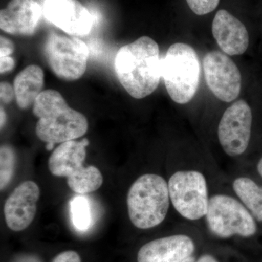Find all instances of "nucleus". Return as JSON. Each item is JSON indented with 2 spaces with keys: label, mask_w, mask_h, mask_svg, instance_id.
I'll return each mask as SVG.
<instances>
[{
  "label": "nucleus",
  "mask_w": 262,
  "mask_h": 262,
  "mask_svg": "<svg viewBox=\"0 0 262 262\" xmlns=\"http://www.w3.org/2000/svg\"><path fill=\"white\" fill-rule=\"evenodd\" d=\"M12 262H42L37 256L33 255H23L15 258Z\"/></svg>",
  "instance_id": "26"
},
{
  "label": "nucleus",
  "mask_w": 262,
  "mask_h": 262,
  "mask_svg": "<svg viewBox=\"0 0 262 262\" xmlns=\"http://www.w3.org/2000/svg\"><path fill=\"white\" fill-rule=\"evenodd\" d=\"M257 170L258 173H259V175L261 176V177L262 178V158H261V159H260L259 162H258L257 165Z\"/></svg>",
  "instance_id": "29"
},
{
  "label": "nucleus",
  "mask_w": 262,
  "mask_h": 262,
  "mask_svg": "<svg viewBox=\"0 0 262 262\" xmlns=\"http://www.w3.org/2000/svg\"><path fill=\"white\" fill-rule=\"evenodd\" d=\"M42 14L36 0H11L0 11V28L13 35L31 36L37 31Z\"/></svg>",
  "instance_id": "12"
},
{
  "label": "nucleus",
  "mask_w": 262,
  "mask_h": 262,
  "mask_svg": "<svg viewBox=\"0 0 262 262\" xmlns=\"http://www.w3.org/2000/svg\"><path fill=\"white\" fill-rule=\"evenodd\" d=\"M220 0H187L188 6L198 15L208 14L218 6Z\"/></svg>",
  "instance_id": "21"
},
{
  "label": "nucleus",
  "mask_w": 262,
  "mask_h": 262,
  "mask_svg": "<svg viewBox=\"0 0 262 262\" xmlns=\"http://www.w3.org/2000/svg\"><path fill=\"white\" fill-rule=\"evenodd\" d=\"M0 97L2 103L7 104L13 101L15 98L14 88L12 87L9 83L6 82H2L0 84Z\"/></svg>",
  "instance_id": "22"
},
{
  "label": "nucleus",
  "mask_w": 262,
  "mask_h": 262,
  "mask_svg": "<svg viewBox=\"0 0 262 262\" xmlns=\"http://www.w3.org/2000/svg\"><path fill=\"white\" fill-rule=\"evenodd\" d=\"M37 117L36 134L47 144H61L82 137L89 129V122L82 113L69 106L58 91H42L33 105Z\"/></svg>",
  "instance_id": "2"
},
{
  "label": "nucleus",
  "mask_w": 262,
  "mask_h": 262,
  "mask_svg": "<svg viewBox=\"0 0 262 262\" xmlns=\"http://www.w3.org/2000/svg\"><path fill=\"white\" fill-rule=\"evenodd\" d=\"M170 201L178 213L189 220H198L208 211V187L206 178L196 170H180L168 182Z\"/></svg>",
  "instance_id": "7"
},
{
  "label": "nucleus",
  "mask_w": 262,
  "mask_h": 262,
  "mask_svg": "<svg viewBox=\"0 0 262 262\" xmlns=\"http://www.w3.org/2000/svg\"><path fill=\"white\" fill-rule=\"evenodd\" d=\"M43 14L48 21L72 37L91 32L94 17L78 0H45Z\"/></svg>",
  "instance_id": "10"
},
{
  "label": "nucleus",
  "mask_w": 262,
  "mask_h": 262,
  "mask_svg": "<svg viewBox=\"0 0 262 262\" xmlns=\"http://www.w3.org/2000/svg\"><path fill=\"white\" fill-rule=\"evenodd\" d=\"M40 191L35 182L27 181L15 188L5 202L4 214L11 230L20 232L27 229L37 213Z\"/></svg>",
  "instance_id": "11"
},
{
  "label": "nucleus",
  "mask_w": 262,
  "mask_h": 262,
  "mask_svg": "<svg viewBox=\"0 0 262 262\" xmlns=\"http://www.w3.org/2000/svg\"><path fill=\"white\" fill-rule=\"evenodd\" d=\"M206 216L208 229L220 238L234 235L249 237L257 231L256 222L247 208L232 196L225 194L212 196Z\"/></svg>",
  "instance_id": "5"
},
{
  "label": "nucleus",
  "mask_w": 262,
  "mask_h": 262,
  "mask_svg": "<svg viewBox=\"0 0 262 262\" xmlns=\"http://www.w3.org/2000/svg\"><path fill=\"white\" fill-rule=\"evenodd\" d=\"M212 33L222 51L229 56L244 54L249 46V35L244 24L225 10L217 12Z\"/></svg>",
  "instance_id": "14"
},
{
  "label": "nucleus",
  "mask_w": 262,
  "mask_h": 262,
  "mask_svg": "<svg viewBox=\"0 0 262 262\" xmlns=\"http://www.w3.org/2000/svg\"><path fill=\"white\" fill-rule=\"evenodd\" d=\"M67 184L74 192L84 194L94 192L101 187L103 177L96 167H83L67 178Z\"/></svg>",
  "instance_id": "18"
},
{
  "label": "nucleus",
  "mask_w": 262,
  "mask_h": 262,
  "mask_svg": "<svg viewBox=\"0 0 262 262\" xmlns=\"http://www.w3.org/2000/svg\"><path fill=\"white\" fill-rule=\"evenodd\" d=\"M15 51L14 43L8 38L0 37V57L10 56Z\"/></svg>",
  "instance_id": "23"
},
{
  "label": "nucleus",
  "mask_w": 262,
  "mask_h": 262,
  "mask_svg": "<svg viewBox=\"0 0 262 262\" xmlns=\"http://www.w3.org/2000/svg\"><path fill=\"white\" fill-rule=\"evenodd\" d=\"M44 87V73L37 65H29L15 77V101L18 107L26 110L34 105Z\"/></svg>",
  "instance_id": "16"
},
{
  "label": "nucleus",
  "mask_w": 262,
  "mask_h": 262,
  "mask_svg": "<svg viewBox=\"0 0 262 262\" xmlns=\"http://www.w3.org/2000/svg\"><path fill=\"white\" fill-rule=\"evenodd\" d=\"M44 55L57 77L75 81L81 78L85 72L89 50L79 38L51 33L45 42Z\"/></svg>",
  "instance_id": "6"
},
{
  "label": "nucleus",
  "mask_w": 262,
  "mask_h": 262,
  "mask_svg": "<svg viewBox=\"0 0 262 262\" xmlns=\"http://www.w3.org/2000/svg\"><path fill=\"white\" fill-rule=\"evenodd\" d=\"M15 165L14 150L10 146H2L0 150V188L4 189L9 184L13 173Z\"/></svg>",
  "instance_id": "20"
},
{
  "label": "nucleus",
  "mask_w": 262,
  "mask_h": 262,
  "mask_svg": "<svg viewBox=\"0 0 262 262\" xmlns=\"http://www.w3.org/2000/svg\"><path fill=\"white\" fill-rule=\"evenodd\" d=\"M5 119H6V115H5L4 110L1 107V127L4 125Z\"/></svg>",
  "instance_id": "28"
},
{
  "label": "nucleus",
  "mask_w": 262,
  "mask_h": 262,
  "mask_svg": "<svg viewBox=\"0 0 262 262\" xmlns=\"http://www.w3.org/2000/svg\"><path fill=\"white\" fill-rule=\"evenodd\" d=\"M72 224L78 230H88L94 223V215L89 199L86 196H76L70 202Z\"/></svg>",
  "instance_id": "19"
},
{
  "label": "nucleus",
  "mask_w": 262,
  "mask_h": 262,
  "mask_svg": "<svg viewBox=\"0 0 262 262\" xmlns=\"http://www.w3.org/2000/svg\"><path fill=\"white\" fill-rule=\"evenodd\" d=\"M14 67L15 60L12 57H0V72L2 75L10 72Z\"/></svg>",
  "instance_id": "25"
},
{
  "label": "nucleus",
  "mask_w": 262,
  "mask_h": 262,
  "mask_svg": "<svg viewBox=\"0 0 262 262\" xmlns=\"http://www.w3.org/2000/svg\"><path fill=\"white\" fill-rule=\"evenodd\" d=\"M203 70L207 85L221 101L231 102L238 97L241 90V72L225 53L211 51L203 58Z\"/></svg>",
  "instance_id": "9"
},
{
  "label": "nucleus",
  "mask_w": 262,
  "mask_h": 262,
  "mask_svg": "<svg viewBox=\"0 0 262 262\" xmlns=\"http://www.w3.org/2000/svg\"><path fill=\"white\" fill-rule=\"evenodd\" d=\"M168 184L157 174H144L131 185L127 196V211L133 225L147 229L160 225L170 206Z\"/></svg>",
  "instance_id": "3"
},
{
  "label": "nucleus",
  "mask_w": 262,
  "mask_h": 262,
  "mask_svg": "<svg viewBox=\"0 0 262 262\" xmlns=\"http://www.w3.org/2000/svg\"><path fill=\"white\" fill-rule=\"evenodd\" d=\"M183 262H196L195 258L194 257V256H190V257H189L187 258V259L184 260Z\"/></svg>",
  "instance_id": "30"
},
{
  "label": "nucleus",
  "mask_w": 262,
  "mask_h": 262,
  "mask_svg": "<svg viewBox=\"0 0 262 262\" xmlns=\"http://www.w3.org/2000/svg\"><path fill=\"white\" fill-rule=\"evenodd\" d=\"M53 262H82L78 253L73 251H67L57 255Z\"/></svg>",
  "instance_id": "24"
},
{
  "label": "nucleus",
  "mask_w": 262,
  "mask_h": 262,
  "mask_svg": "<svg viewBox=\"0 0 262 262\" xmlns=\"http://www.w3.org/2000/svg\"><path fill=\"white\" fill-rule=\"evenodd\" d=\"M89 144L87 139L61 143L48 160V168L51 173L55 177L69 178L81 170L84 167L86 147Z\"/></svg>",
  "instance_id": "15"
},
{
  "label": "nucleus",
  "mask_w": 262,
  "mask_h": 262,
  "mask_svg": "<svg viewBox=\"0 0 262 262\" xmlns=\"http://www.w3.org/2000/svg\"><path fill=\"white\" fill-rule=\"evenodd\" d=\"M196 262H220L213 256L209 254L203 255L196 260Z\"/></svg>",
  "instance_id": "27"
},
{
  "label": "nucleus",
  "mask_w": 262,
  "mask_h": 262,
  "mask_svg": "<svg viewBox=\"0 0 262 262\" xmlns=\"http://www.w3.org/2000/svg\"><path fill=\"white\" fill-rule=\"evenodd\" d=\"M252 112L244 100H239L227 108L218 127L219 140L226 154L242 155L247 149L251 135Z\"/></svg>",
  "instance_id": "8"
},
{
  "label": "nucleus",
  "mask_w": 262,
  "mask_h": 262,
  "mask_svg": "<svg viewBox=\"0 0 262 262\" xmlns=\"http://www.w3.org/2000/svg\"><path fill=\"white\" fill-rule=\"evenodd\" d=\"M194 241L185 234H175L150 241L138 252V262H183L192 256Z\"/></svg>",
  "instance_id": "13"
},
{
  "label": "nucleus",
  "mask_w": 262,
  "mask_h": 262,
  "mask_svg": "<svg viewBox=\"0 0 262 262\" xmlns=\"http://www.w3.org/2000/svg\"><path fill=\"white\" fill-rule=\"evenodd\" d=\"M114 67L129 95L136 99L145 98L158 89L162 77L159 46L151 38H139L120 48Z\"/></svg>",
  "instance_id": "1"
},
{
  "label": "nucleus",
  "mask_w": 262,
  "mask_h": 262,
  "mask_svg": "<svg viewBox=\"0 0 262 262\" xmlns=\"http://www.w3.org/2000/svg\"><path fill=\"white\" fill-rule=\"evenodd\" d=\"M233 189L254 218L262 222V187L252 179L239 177L234 181Z\"/></svg>",
  "instance_id": "17"
},
{
  "label": "nucleus",
  "mask_w": 262,
  "mask_h": 262,
  "mask_svg": "<svg viewBox=\"0 0 262 262\" xmlns=\"http://www.w3.org/2000/svg\"><path fill=\"white\" fill-rule=\"evenodd\" d=\"M200 62L194 48L184 43L170 46L161 59V75L169 96L185 104L194 97L200 78Z\"/></svg>",
  "instance_id": "4"
}]
</instances>
